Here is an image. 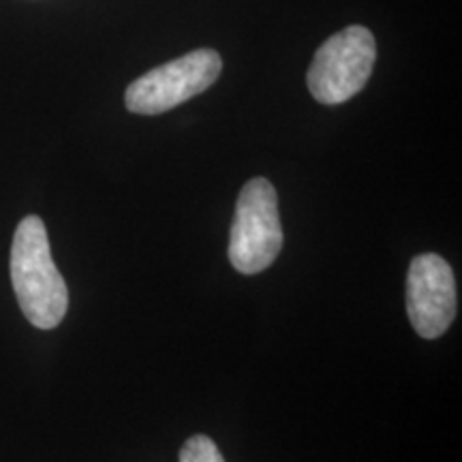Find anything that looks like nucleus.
Returning a JSON list of instances; mask_svg holds the SVG:
<instances>
[{
    "mask_svg": "<svg viewBox=\"0 0 462 462\" xmlns=\"http://www.w3.org/2000/svg\"><path fill=\"white\" fill-rule=\"evenodd\" d=\"M11 282L22 313L39 330L65 319L69 289L50 251L48 229L37 215L22 218L11 245Z\"/></svg>",
    "mask_w": 462,
    "mask_h": 462,
    "instance_id": "1",
    "label": "nucleus"
},
{
    "mask_svg": "<svg viewBox=\"0 0 462 462\" xmlns=\"http://www.w3.org/2000/svg\"><path fill=\"white\" fill-rule=\"evenodd\" d=\"M282 248L279 198L273 182L253 178L240 190L229 234V262L240 274H259Z\"/></svg>",
    "mask_w": 462,
    "mask_h": 462,
    "instance_id": "2",
    "label": "nucleus"
},
{
    "mask_svg": "<svg viewBox=\"0 0 462 462\" xmlns=\"http://www.w3.org/2000/svg\"><path fill=\"white\" fill-rule=\"evenodd\" d=\"M377 43L364 26H349L332 34L315 51L306 84L310 95L323 106H340L356 97L371 78Z\"/></svg>",
    "mask_w": 462,
    "mask_h": 462,
    "instance_id": "3",
    "label": "nucleus"
},
{
    "mask_svg": "<svg viewBox=\"0 0 462 462\" xmlns=\"http://www.w3.org/2000/svg\"><path fill=\"white\" fill-rule=\"evenodd\" d=\"M223 60L215 50H193L176 60L143 73L125 92L126 109L157 116L210 88L221 75Z\"/></svg>",
    "mask_w": 462,
    "mask_h": 462,
    "instance_id": "4",
    "label": "nucleus"
},
{
    "mask_svg": "<svg viewBox=\"0 0 462 462\" xmlns=\"http://www.w3.org/2000/svg\"><path fill=\"white\" fill-rule=\"evenodd\" d=\"M407 313L421 338L443 337L456 317V281L449 263L437 253L418 255L407 274Z\"/></svg>",
    "mask_w": 462,
    "mask_h": 462,
    "instance_id": "5",
    "label": "nucleus"
},
{
    "mask_svg": "<svg viewBox=\"0 0 462 462\" xmlns=\"http://www.w3.org/2000/svg\"><path fill=\"white\" fill-rule=\"evenodd\" d=\"M180 462H225L223 454L218 452L217 443L206 435H195L187 439L178 456Z\"/></svg>",
    "mask_w": 462,
    "mask_h": 462,
    "instance_id": "6",
    "label": "nucleus"
}]
</instances>
